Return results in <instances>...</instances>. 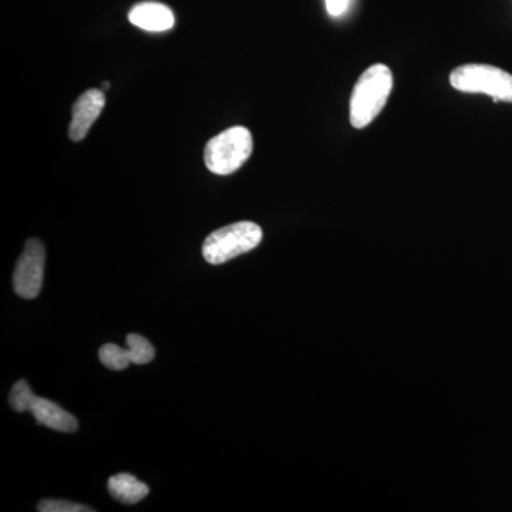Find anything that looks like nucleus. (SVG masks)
Returning a JSON list of instances; mask_svg holds the SVG:
<instances>
[{"label":"nucleus","mask_w":512,"mask_h":512,"mask_svg":"<svg viewBox=\"0 0 512 512\" xmlns=\"http://www.w3.org/2000/svg\"><path fill=\"white\" fill-rule=\"evenodd\" d=\"M393 90L392 70L377 63L357 80L350 97V123L355 128H365L379 116Z\"/></svg>","instance_id":"nucleus-1"},{"label":"nucleus","mask_w":512,"mask_h":512,"mask_svg":"<svg viewBox=\"0 0 512 512\" xmlns=\"http://www.w3.org/2000/svg\"><path fill=\"white\" fill-rule=\"evenodd\" d=\"M254 150V138L248 128L237 126L212 137L204 151L208 170L217 175H229L239 170Z\"/></svg>","instance_id":"nucleus-2"},{"label":"nucleus","mask_w":512,"mask_h":512,"mask_svg":"<svg viewBox=\"0 0 512 512\" xmlns=\"http://www.w3.org/2000/svg\"><path fill=\"white\" fill-rule=\"evenodd\" d=\"M262 237V229L255 222H235L208 235L202 245V255L208 264H225L258 247Z\"/></svg>","instance_id":"nucleus-3"},{"label":"nucleus","mask_w":512,"mask_h":512,"mask_svg":"<svg viewBox=\"0 0 512 512\" xmlns=\"http://www.w3.org/2000/svg\"><path fill=\"white\" fill-rule=\"evenodd\" d=\"M458 92L487 94L494 101L512 103V74L488 64H464L450 74Z\"/></svg>","instance_id":"nucleus-4"},{"label":"nucleus","mask_w":512,"mask_h":512,"mask_svg":"<svg viewBox=\"0 0 512 512\" xmlns=\"http://www.w3.org/2000/svg\"><path fill=\"white\" fill-rule=\"evenodd\" d=\"M46 249L40 239H29L22 255L19 256L13 274V288L16 295L23 299H35L42 291L45 275Z\"/></svg>","instance_id":"nucleus-5"},{"label":"nucleus","mask_w":512,"mask_h":512,"mask_svg":"<svg viewBox=\"0 0 512 512\" xmlns=\"http://www.w3.org/2000/svg\"><path fill=\"white\" fill-rule=\"evenodd\" d=\"M104 106H106V96L100 90L94 89L83 93L73 106L69 137L73 141H82L89 134L94 121L99 119Z\"/></svg>","instance_id":"nucleus-6"},{"label":"nucleus","mask_w":512,"mask_h":512,"mask_svg":"<svg viewBox=\"0 0 512 512\" xmlns=\"http://www.w3.org/2000/svg\"><path fill=\"white\" fill-rule=\"evenodd\" d=\"M128 20L147 32H165L173 29L175 23L171 9L157 2L138 3L128 13Z\"/></svg>","instance_id":"nucleus-7"},{"label":"nucleus","mask_w":512,"mask_h":512,"mask_svg":"<svg viewBox=\"0 0 512 512\" xmlns=\"http://www.w3.org/2000/svg\"><path fill=\"white\" fill-rule=\"evenodd\" d=\"M29 412L35 416L37 423L52 430L74 433L79 427L73 414L66 412L52 400L43 399V397L35 396L30 403Z\"/></svg>","instance_id":"nucleus-8"},{"label":"nucleus","mask_w":512,"mask_h":512,"mask_svg":"<svg viewBox=\"0 0 512 512\" xmlns=\"http://www.w3.org/2000/svg\"><path fill=\"white\" fill-rule=\"evenodd\" d=\"M107 488H109L111 497L123 504L140 503L150 493L147 484L127 473H120L111 477L109 483H107Z\"/></svg>","instance_id":"nucleus-9"},{"label":"nucleus","mask_w":512,"mask_h":512,"mask_svg":"<svg viewBox=\"0 0 512 512\" xmlns=\"http://www.w3.org/2000/svg\"><path fill=\"white\" fill-rule=\"evenodd\" d=\"M99 357L101 363L111 370L127 369L130 363H133V352L131 349H123L114 343H107L100 348Z\"/></svg>","instance_id":"nucleus-10"},{"label":"nucleus","mask_w":512,"mask_h":512,"mask_svg":"<svg viewBox=\"0 0 512 512\" xmlns=\"http://www.w3.org/2000/svg\"><path fill=\"white\" fill-rule=\"evenodd\" d=\"M127 348L133 352L134 365H146L156 356V349L144 336L130 333L127 336Z\"/></svg>","instance_id":"nucleus-11"},{"label":"nucleus","mask_w":512,"mask_h":512,"mask_svg":"<svg viewBox=\"0 0 512 512\" xmlns=\"http://www.w3.org/2000/svg\"><path fill=\"white\" fill-rule=\"evenodd\" d=\"M35 399L32 389L26 380H19L10 390L9 404L15 412H29L30 403Z\"/></svg>","instance_id":"nucleus-12"},{"label":"nucleus","mask_w":512,"mask_h":512,"mask_svg":"<svg viewBox=\"0 0 512 512\" xmlns=\"http://www.w3.org/2000/svg\"><path fill=\"white\" fill-rule=\"evenodd\" d=\"M37 510L42 512H92L93 508L87 505L70 503L63 500H43L37 505Z\"/></svg>","instance_id":"nucleus-13"},{"label":"nucleus","mask_w":512,"mask_h":512,"mask_svg":"<svg viewBox=\"0 0 512 512\" xmlns=\"http://www.w3.org/2000/svg\"><path fill=\"white\" fill-rule=\"evenodd\" d=\"M326 10L332 18H339L349 8L350 0H325Z\"/></svg>","instance_id":"nucleus-14"}]
</instances>
